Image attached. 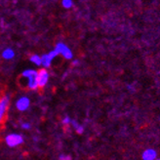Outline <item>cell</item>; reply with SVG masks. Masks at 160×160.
I'll return each instance as SVG.
<instances>
[{"label":"cell","instance_id":"1","mask_svg":"<svg viewBox=\"0 0 160 160\" xmlns=\"http://www.w3.org/2000/svg\"><path fill=\"white\" fill-rule=\"evenodd\" d=\"M38 71L34 69H27L22 73V76L28 79V87L31 90H35L38 88V81H37Z\"/></svg>","mask_w":160,"mask_h":160},{"label":"cell","instance_id":"2","mask_svg":"<svg viewBox=\"0 0 160 160\" xmlns=\"http://www.w3.org/2000/svg\"><path fill=\"white\" fill-rule=\"evenodd\" d=\"M5 142H6V145L9 148H16V147H19V146L22 145L23 138L20 134L12 133V134H9L6 136Z\"/></svg>","mask_w":160,"mask_h":160},{"label":"cell","instance_id":"3","mask_svg":"<svg viewBox=\"0 0 160 160\" xmlns=\"http://www.w3.org/2000/svg\"><path fill=\"white\" fill-rule=\"evenodd\" d=\"M55 50L58 52V54H61L62 56H63V58H66L67 60H70L73 57V54L71 52V50L62 42H59L56 45Z\"/></svg>","mask_w":160,"mask_h":160},{"label":"cell","instance_id":"4","mask_svg":"<svg viewBox=\"0 0 160 160\" xmlns=\"http://www.w3.org/2000/svg\"><path fill=\"white\" fill-rule=\"evenodd\" d=\"M9 102H10V99L8 96H3L0 99V123L3 121V119L6 115L8 107H9Z\"/></svg>","mask_w":160,"mask_h":160},{"label":"cell","instance_id":"5","mask_svg":"<svg viewBox=\"0 0 160 160\" xmlns=\"http://www.w3.org/2000/svg\"><path fill=\"white\" fill-rule=\"evenodd\" d=\"M59 54H58V52L56 51V50H53V51H51V52H49V53H47V54H44L42 57H41V59H42V66L44 67V68H49L50 66H51V62H52V61L57 57Z\"/></svg>","mask_w":160,"mask_h":160},{"label":"cell","instance_id":"6","mask_svg":"<svg viewBox=\"0 0 160 160\" xmlns=\"http://www.w3.org/2000/svg\"><path fill=\"white\" fill-rule=\"evenodd\" d=\"M48 80H49V73H48V71L44 68V69H41L38 71V75H37V81H38V87L42 88L44 87Z\"/></svg>","mask_w":160,"mask_h":160},{"label":"cell","instance_id":"7","mask_svg":"<svg viewBox=\"0 0 160 160\" xmlns=\"http://www.w3.org/2000/svg\"><path fill=\"white\" fill-rule=\"evenodd\" d=\"M29 106H30V101L28 97H22L16 102V108L20 111H26L27 109H28Z\"/></svg>","mask_w":160,"mask_h":160},{"label":"cell","instance_id":"8","mask_svg":"<svg viewBox=\"0 0 160 160\" xmlns=\"http://www.w3.org/2000/svg\"><path fill=\"white\" fill-rule=\"evenodd\" d=\"M157 157V152L152 148H148L142 152V160H154Z\"/></svg>","mask_w":160,"mask_h":160},{"label":"cell","instance_id":"9","mask_svg":"<svg viewBox=\"0 0 160 160\" xmlns=\"http://www.w3.org/2000/svg\"><path fill=\"white\" fill-rule=\"evenodd\" d=\"M2 57L5 60H11L15 57V52L11 49V48H6V49L2 52Z\"/></svg>","mask_w":160,"mask_h":160},{"label":"cell","instance_id":"10","mask_svg":"<svg viewBox=\"0 0 160 160\" xmlns=\"http://www.w3.org/2000/svg\"><path fill=\"white\" fill-rule=\"evenodd\" d=\"M70 124L73 126V128L75 129V131L78 133V134H82L84 132V128L82 125H80L77 121H75V120H71Z\"/></svg>","mask_w":160,"mask_h":160},{"label":"cell","instance_id":"11","mask_svg":"<svg viewBox=\"0 0 160 160\" xmlns=\"http://www.w3.org/2000/svg\"><path fill=\"white\" fill-rule=\"evenodd\" d=\"M30 62H33L35 66H41L42 65V59L41 57H39L38 55H32L30 57Z\"/></svg>","mask_w":160,"mask_h":160},{"label":"cell","instance_id":"12","mask_svg":"<svg viewBox=\"0 0 160 160\" xmlns=\"http://www.w3.org/2000/svg\"><path fill=\"white\" fill-rule=\"evenodd\" d=\"M62 4L63 7L67 8V9H69V8L72 7V4L73 3H72V0H62Z\"/></svg>","mask_w":160,"mask_h":160},{"label":"cell","instance_id":"13","mask_svg":"<svg viewBox=\"0 0 160 160\" xmlns=\"http://www.w3.org/2000/svg\"><path fill=\"white\" fill-rule=\"evenodd\" d=\"M62 122L63 125H68V124H70V122H71V119H70L68 116H66V117H63V118H62Z\"/></svg>","mask_w":160,"mask_h":160},{"label":"cell","instance_id":"14","mask_svg":"<svg viewBox=\"0 0 160 160\" xmlns=\"http://www.w3.org/2000/svg\"><path fill=\"white\" fill-rule=\"evenodd\" d=\"M59 160H71V156L68 154H61L59 156Z\"/></svg>","mask_w":160,"mask_h":160},{"label":"cell","instance_id":"15","mask_svg":"<svg viewBox=\"0 0 160 160\" xmlns=\"http://www.w3.org/2000/svg\"><path fill=\"white\" fill-rule=\"evenodd\" d=\"M22 128L23 130H29L30 128H31V125H30V123H28V122H23L22 124Z\"/></svg>","mask_w":160,"mask_h":160},{"label":"cell","instance_id":"16","mask_svg":"<svg viewBox=\"0 0 160 160\" xmlns=\"http://www.w3.org/2000/svg\"><path fill=\"white\" fill-rule=\"evenodd\" d=\"M77 62H78L77 61H74V62H73V65H77Z\"/></svg>","mask_w":160,"mask_h":160},{"label":"cell","instance_id":"17","mask_svg":"<svg viewBox=\"0 0 160 160\" xmlns=\"http://www.w3.org/2000/svg\"><path fill=\"white\" fill-rule=\"evenodd\" d=\"M154 160H160V159H157V158H156V159H154Z\"/></svg>","mask_w":160,"mask_h":160}]
</instances>
